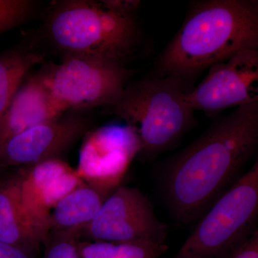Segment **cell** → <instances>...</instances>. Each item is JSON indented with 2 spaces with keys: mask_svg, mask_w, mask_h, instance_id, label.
Here are the masks:
<instances>
[{
  "mask_svg": "<svg viewBox=\"0 0 258 258\" xmlns=\"http://www.w3.org/2000/svg\"><path fill=\"white\" fill-rule=\"evenodd\" d=\"M78 247L82 258H161L168 249L166 244L84 240L78 241Z\"/></svg>",
  "mask_w": 258,
  "mask_h": 258,
  "instance_id": "cell-16",
  "label": "cell"
},
{
  "mask_svg": "<svg viewBox=\"0 0 258 258\" xmlns=\"http://www.w3.org/2000/svg\"><path fill=\"white\" fill-rule=\"evenodd\" d=\"M64 113L44 84L40 74H28L0 119V145L13 136Z\"/></svg>",
  "mask_w": 258,
  "mask_h": 258,
  "instance_id": "cell-12",
  "label": "cell"
},
{
  "mask_svg": "<svg viewBox=\"0 0 258 258\" xmlns=\"http://www.w3.org/2000/svg\"><path fill=\"white\" fill-rule=\"evenodd\" d=\"M221 258H258V230Z\"/></svg>",
  "mask_w": 258,
  "mask_h": 258,
  "instance_id": "cell-19",
  "label": "cell"
},
{
  "mask_svg": "<svg viewBox=\"0 0 258 258\" xmlns=\"http://www.w3.org/2000/svg\"><path fill=\"white\" fill-rule=\"evenodd\" d=\"M43 62V55L28 45L0 52V119L30 69Z\"/></svg>",
  "mask_w": 258,
  "mask_h": 258,
  "instance_id": "cell-15",
  "label": "cell"
},
{
  "mask_svg": "<svg viewBox=\"0 0 258 258\" xmlns=\"http://www.w3.org/2000/svg\"><path fill=\"white\" fill-rule=\"evenodd\" d=\"M38 74L64 111L78 112L110 106L123 92L132 71L116 61L68 55Z\"/></svg>",
  "mask_w": 258,
  "mask_h": 258,
  "instance_id": "cell-6",
  "label": "cell"
},
{
  "mask_svg": "<svg viewBox=\"0 0 258 258\" xmlns=\"http://www.w3.org/2000/svg\"><path fill=\"white\" fill-rule=\"evenodd\" d=\"M44 33L62 55L90 56L123 63L135 52L140 32L135 15L120 14L102 1L54 3L44 21Z\"/></svg>",
  "mask_w": 258,
  "mask_h": 258,
  "instance_id": "cell-4",
  "label": "cell"
},
{
  "mask_svg": "<svg viewBox=\"0 0 258 258\" xmlns=\"http://www.w3.org/2000/svg\"><path fill=\"white\" fill-rule=\"evenodd\" d=\"M188 91L177 78L155 76L127 85L106 108L134 129L139 140V157L152 160L175 147L198 124L186 100Z\"/></svg>",
  "mask_w": 258,
  "mask_h": 258,
  "instance_id": "cell-3",
  "label": "cell"
},
{
  "mask_svg": "<svg viewBox=\"0 0 258 258\" xmlns=\"http://www.w3.org/2000/svg\"><path fill=\"white\" fill-rule=\"evenodd\" d=\"M20 193L25 208L49 232V216L56 204L83 182L76 169L61 159L19 168Z\"/></svg>",
  "mask_w": 258,
  "mask_h": 258,
  "instance_id": "cell-11",
  "label": "cell"
},
{
  "mask_svg": "<svg viewBox=\"0 0 258 258\" xmlns=\"http://www.w3.org/2000/svg\"><path fill=\"white\" fill-rule=\"evenodd\" d=\"M137 134L128 125H107L89 131L80 151V177L108 197L138 155Z\"/></svg>",
  "mask_w": 258,
  "mask_h": 258,
  "instance_id": "cell-9",
  "label": "cell"
},
{
  "mask_svg": "<svg viewBox=\"0 0 258 258\" xmlns=\"http://www.w3.org/2000/svg\"><path fill=\"white\" fill-rule=\"evenodd\" d=\"M102 2L109 9L127 15H135L142 3L137 0H103Z\"/></svg>",
  "mask_w": 258,
  "mask_h": 258,
  "instance_id": "cell-20",
  "label": "cell"
},
{
  "mask_svg": "<svg viewBox=\"0 0 258 258\" xmlns=\"http://www.w3.org/2000/svg\"><path fill=\"white\" fill-rule=\"evenodd\" d=\"M245 49L258 50L257 0H198L156 61V76L185 86L205 70Z\"/></svg>",
  "mask_w": 258,
  "mask_h": 258,
  "instance_id": "cell-2",
  "label": "cell"
},
{
  "mask_svg": "<svg viewBox=\"0 0 258 258\" xmlns=\"http://www.w3.org/2000/svg\"><path fill=\"white\" fill-rule=\"evenodd\" d=\"M48 232L25 208L18 173L0 179V241L36 253Z\"/></svg>",
  "mask_w": 258,
  "mask_h": 258,
  "instance_id": "cell-13",
  "label": "cell"
},
{
  "mask_svg": "<svg viewBox=\"0 0 258 258\" xmlns=\"http://www.w3.org/2000/svg\"><path fill=\"white\" fill-rule=\"evenodd\" d=\"M258 144V100L217 119L163 167L160 184L176 221L197 222L238 179Z\"/></svg>",
  "mask_w": 258,
  "mask_h": 258,
  "instance_id": "cell-1",
  "label": "cell"
},
{
  "mask_svg": "<svg viewBox=\"0 0 258 258\" xmlns=\"http://www.w3.org/2000/svg\"><path fill=\"white\" fill-rule=\"evenodd\" d=\"M35 252L0 241V258H35Z\"/></svg>",
  "mask_w": 258,
  "mask_h": 258,
  "instance_id": "cell-21",
  "label": "cell"
},
{
  "mask_svg": "<svg viewBox=\"0 0 258 258\" xmlns=\"http://www.w3.org/2000/svg\"><path fill=\"white\" fill-rule=\"evenodd\" d=\"M258 214V161L222 194L174 258H221L255 230Z\"/></svg>",
  "mask_w": 258,
  "mask_h": 258,
  "instance_id": "cell-5",
  "label": "cell"
},
{
  "mask_svg": "<svg viewBox=\"0 0 258 258\" xmlns=\"http://www.w3.org/2000/svg\"><path fill=\"white\" fill-rule=\"evenodd\" d=\"M208 70L205 79L186 93L194 111L212 117L258 100V50L239 51Z\"/></svg>",
  "mask_w": 258,
  "mask_h": 258,
  "instance_id": "cell-8",
  "label": "cell"
},
{
  "mask_svg": "<svg viewBox=\"0 0 258 258\" xmlns=\"http://www.w3.org/2000/svg\"><path fill=\"white\" fill-rule=\"evenodd\" d=\"M35 10L31 0H0V35L25 23Z\"/></svg>",
  "mask_w": 258,
  "mask_h": 258,
  "instance_id": "cell-17",
  "label": "cell"
},
{
  "mask_svg": "<svg viewBox=\"0 0 258 258\" xmlns=\"http://www.w3.org/2000/svg\"><path fill=\"white\" fill-rule=\"evenodd\" d=\"M167 233V226L158 219L152 204L142 191L118 186L85 227L80 240L164 244Z\"/></svg>",
  "mask_w": 258,
  "mask_h": 258,
  "instance_id": "cell-7",
  "label": "cell"
},
{
  "mask_svg": "<svg viewBox=\"0 0 258 258\" xmlns=\"http://www.w3.org/2000/svg\"><path fill=\"white\" fill-rule=\"evenodd\" d=\"M108 198L92 185L82 184L61 199L49 216V232H81L96 217Z\"/></svg>",
  "mask_w": 258,
  "mask_h": 258,
  "instance_id": "cell-14",
  "label": "cell"
},
{
  "mask_svg": "<svg viewBox=\"0 0 258 258\" xmlns=\"http://www.w3.org/2000/svg\"><path fill=\"white\" fill-rule=\"evenodd\" d=\"M79 234L49 232L44 240L41 258H82L78 247Z\"/></svg>",
  "mask_w": 258,
  "mask_h": 258,
  "instance_id": "cell-18",
  "label": "cell"
},
{
  "mask_svg": "<svg viewBox=\"0 0 258 258\" xmlns=\"http://www.w3.org/2000/svg\"><path fill=\"white\" fill-rule=\"evenodd\" d=\"M3 167H2L1 166H0V171H1V169H3Z\"/></svg>",
  "mask_w": 258,
  "mask_h": 258,
  "instance_id": "cell-22",
  "label": "cell"
},
{
  "mask_svg": "<svg viewBox=\"0 0 258 258\" xmlns=\"http://www.w3.org/2000/svg\"><path fill=\"white\" fill-rule=\"evenodd\" d=\"M87 117L76 111L35 125L13 136L0 145L2 167H28L52 159H60L89 132Z\"/></svg>",
  "mask_w": 258,
  "mask_h": 258,
  "instance_id": "cell-10",
  "label": "cell"
}]
</instances>
